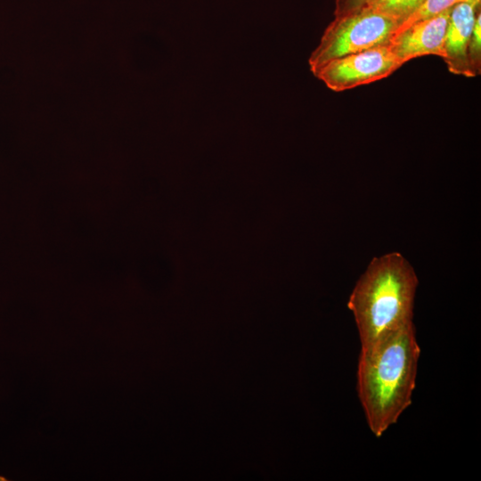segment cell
<instances>
[{
	"mask_svg": "<svg viewBox=\"0 0 481 481\" xmlns=\"http://www.w3.org/2000/svg\"><path fill=\"white\" fill-rule=\"evenodd\" d=\"M480 4L460 3L454 5L444 37V58L448 70L455 75L474 77L469 62V45L472 35L477 8Z\"/></svg>",
	"mask_w": 481,
	"mask_h": 481,
	"instance_id": "obj_6",
	"label": "cell"
},
{
	"mask_svg": "<svg viewBox=\"0 0 481 481\" xmlns=\"http://www.w3.org/2000/svg\"><path fill=\"white\" fill-rule=\"evenodd\" d=\"M466 2L480 4V0H425L397 29L407 27L419 20L432 18L446 10L452 9L460 3Z\"/></svg>",
	"mask_w": 481,
	"mask_h": 481,
	"instance_id": "obj_8",
	"label": "cell"
},
{
	"mask_svg": "<svg viewBox=\"0 0 481 481\" xmlns=\"http://www.w3.org/2000/svg\"><path fill=\"white\" fill-rule=\"evenodd\" d=\"M399 26L395 20L365 7L335 17L308 59L311 72L314 76L323 65L334 59L388 45Z\"/></svg>",
	"mask_w": 481,
	"mask_h": 481,
	"instance_id": "obj_3",
	"label": "cell"
},
{
	"mask_svg": "<svg viewBox=\"0 0 481 481\" xmlns=\"http://www.w3.org/2000/svg\"><path fill=\"white\" fill-rule=\"evenodd\" d=\"M420 355L413 322L361 349L357 391L375 436L380 437L411 404Z\"/></svg>",
	"mask_w": 481,
	"mask_h": 481,
	"instance_id": "obj_1",
	"label": "cell"
},
{
	"mask_svg": "<svg viewBox=\"0 0 481 481\" xmlns=\"http://www.w3.org/2000/svg\"><path fill=\"white\" fill-rule=\"evenodd\" d=\"M418 279L398 252L374 257L356 282L347 303L366 349L412 322Z\"/></svg>",
	"mask_w": 481,
	"mask_h": 481,
	"instance_id": "obj_2",
	"label": "cell"
},
{
	"mask_svg": "<svg viewBox=\"0 0 481 481\" xmlns=\"http://www.w3.org/2000/svg\"><path fill=\"white\" fill-rule=\"evenodd\" d=\"M0 480H4V478H2V477H0Z\"/></svg>",
	"mask_w": 481,
	"mask_h": 481,
	"instance_id": "obj_11",
	"label": "cell"
},
{
	"mask_svg": "<svg viewBox=\"0 0 481 481\" xmlns=\"http://www.w3.org/2000/svg\"><path fill=\"white\" fill-rule=\"evenodd\" d=\"M451 10L395 30L388 48L401 65L424 55L444 58V37Z\"/></svg>",
	"mask_w": 481,
	"mask_h": 481,
	"instance_id": "obj_5",
	"label": "cell"
},
{
	"mask_svg": "<svg viewBox=\"0 0 481 481\" xmlns=\"http://www.w3.org/2000/svg\"><path fill=\"white\" fill-rule=\"evenodd\" d=\"M425 0H366L365 7L387 15L401 25Z\"/></svg>",
	"mask_w": 481,
	"mask_h": 481,
	"instance_id": "obj_7",
	"label": "cell"
},
{
	"mask_svg": "<svg viewBox=\"0 0 481 481\" xmlns=\"http://www.w3.org/2000/svg\"><path fill=\"white\" fill-rule=\"evenodd\" d=\"M366 0H336L335 2V17H339L352 13L364 4Z\"/></svg>",
	"mask_w": 481,
	"mask_h": 481,
	"instance_id": "obj_10",
	"label": "cell"
},
{
	"mask_svg": "<svg viewBox=\"0 0 481 481\" xmlns=\"http://www.w3.org/2000/svg\"><path fill=\"white\" fill-rule=\"evenodd\" d=\"M469 62L473 76L480 75L481 70V14L480 9L477 12L472 35L469 45Z\"/></svg>",
	"mask_w": 481,
	"mask_h": 481,
	"instance_id": "obj_9",
	"label": "cell"
},
{
	"mask_svg": "<svg viewBox=\"0 0 481 481\" xmlns=\"http://www.w3.org/2000/svg\"><path fill=\"white\" fill-rule=\"evenodd\" d=\"M401 66L388 45H383L334 59L314 76L329 89L343 92L386 78Z\"/></svg>",
	"mask_w": 481,
	"mask_h": 481,
	"instance_id": "obj_4",
	"label": "cell"
}]
</instances>
